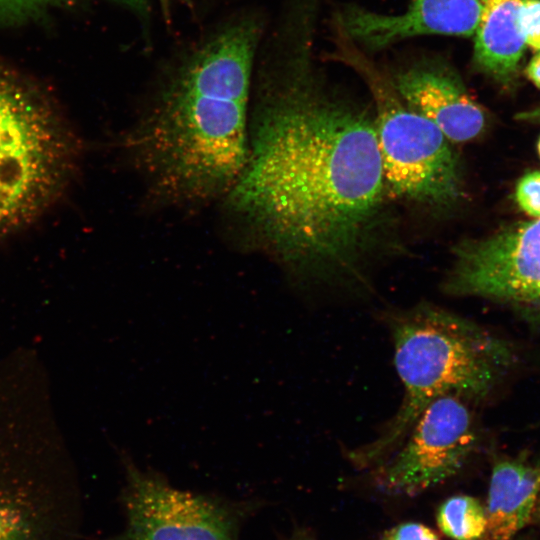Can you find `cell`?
<instances>
[{"mask_svg": "<svg viewBox=\"0 0 540 540\" xmlns=\"http://www.w3.org/2000/svg\"><path fill=\"white\" fill-rule=\"evenodd\" d=\"M478 441L468 401L444 395L429 403L399 446L377 465L378 487L413 496L454 476Z\"/></svg>", "mask_w": 540, "mask_h": 540, "instance_id": "52a82bcc", "label": "cell"}, {"mask_svg": "<svg viewBox=\"0 0 540 540\" xmlns=\"http://www.w3.org/2000/svg\"><path fill=\"white\" fill-rule=\"evenodd\" d=\"M540 497V465L520 459L497 461L492 469L486 528L479 540H510L531 519Z\"/></svg>", "mask_w": 540, "mask_h": 540, "instance_id": "7c38bea8", "label": "cell"}, {"mask_svg": "<svg viewBox=\"0 0 540 540\" xmlns=\"http://www.w3.org/2000/svg\"><path fill=\"white\" fill-rule=\"evenodd\" d=\"M266 24L230 16L159 68L128 128V162L154 205L194 211L220 203L243 167L252 79Z\"/></svg>", "mask_w": 540, "mask_h": 540, "instance_id": "7a4b0ae2", "label": "cell"}, {"mask_svg": "<svg viewBox=\"0 0 540 540\" xmlns=\"http://www.w3.org/2000/svg\"><path fill=\"white\" fill-rule=\"evenodd\" d=\"M386 73L401 99L450 142H467L482 132L484 113L445 57L423 54Z\"/></svg>", "mask_w": 540, "mask_h": 540, "instance_id": "8fae6325", "label": "cell"}, {"mask_svg": "<svg viewBox=\"0 0 540 540\" xmlns=\"http://www.w3.org/2000/svg\"><path fill=\"white\" fill-rule=\"evenodd\" d=\"M162 16L166 23H170L176 9L185 8L187 10L194 9L193 0H158Z\"/></svg>", "mask_w": 540, "mask_h": 540, "instance_id": "d6986e66", "label": "cell"}, {"mask_svg": "<svg viewBox=\"0 0 540 540\" xmlns=\"http://www.w3.org/2000/svg\"><path fill=\"white\" fill-rule=\"evenodd\" d=\"M516 200L523 211L540 218V171L530 172L520 179Z\"/></svg>", "mask_w": 540, "mask_h": 540, "instance_id": "2e32d148", "label": "cell"}, {"mask_svg": "<svg viewBox=\"0 0 540 540\" xmlns=\"http://www.w3.org/2000/svg\"><path fill=\"white\" fill-rule=\"evenodd\" d=\"M382 540H440V538L436 531L424 524L406 522L386 531Z\"/></svg>", "mask_w": 540, "mask_h": 540, "instance_id": "ac0fdd59", "label": "cell"}, {"mask_svg": "<svg viewBox=\"0 0 540 540\" xmlns=\"http://www.w3.org/2000/svg\"><path fill=\"white\" fill-rule=\"evenodd\" d=\"M319 12L280 9L256 56L246 158L219 203L236 243L295 281H364L389 210L373 113L328 86Z\"/></svg>", "mask_w": 540, "mask_h": 540, "instance_id": "6da1fadb", "label": "cell"}, {"mask_svg": "<svg viewBox=\"0 0 540 540\" xmlns=\"http://www.w3.org/2000/svg\"><path fill=\"white\" fill-rule=\"evenodd\" d=\"M292 540H313V539L309 536L299 535V536L293 537Z\"/></svg>", "mask_w": 540, "mask_h": 540, "instance_id": "44dd1931", "label": "cell"}, {"mask_svg": "<svg viewBox=\"0 0 540 540\" xmlns=\"http://www.w3.org/2000/svg\"><path fill=\"white\" fill-rule=\"evenodd\" d=\"M539 499H540V497H539Z\"/></svg>", "mask_w": 540, "mask_h": 540, "instance_id": "603a6c76", "label": "cell"}, {"mask_svg": "<svg viewBox=\"0 0 540 540\" xmlns=\"http://www.w3.org/2000/svg\"><path fill=\"white\" fill-rule=\"evenodd\" d=\"M436 522L440 531L453 540H479L486 528V511L477 498L454 495L439 506Z\"/></svg>", "mask_w": 540, "mask_h": 540, "instance_id": "5bb4252c", "label": "cell"}, {"mask_svg": "<svg viewBox=\"0 0 540 540\" xmlns=\"http://www.w3.org/2000/svg\"><path fill=\"white\" fill-rule=\"evenodd\" d=\"M52 413L0 382V540H68L75 487Z\"/></svg>", "mask_w": 540, "mask_h": 540, "instance_id": "277c9868", "label": "cell"}, {"mask_svg": "<svg viewBox=\"0 0 540 540\" xmlns=\"http://www.w3.org/2000/svg\"><path fill=\"white\" fill-rule=\"evenodd\" d=\"M442 288L540 309V218L454 248Z\"/></svg>", "mask_w": 540, "mask_h": 540, "instance_id": "9c48e42d", "label": "cell"}, {"mask_svg": "<svg viewBox=\"0 0 540 540\" xmlns=\"http://www.w3.org/2000/svg\"><path fill=\"white\" fill-rule=\"evenodd\" d=\"M538 151H539V154H540V140L538 142Z\"/></svg>", "mask_w": 540, "mask_h": 540, "instance_id": "7402d4cb", "label": "cell"}, {"mask_svg": "<svg viewBox=\"0 0 540 540\" xmlns=\"http://www.w3.org/2000/svg\"><path fill=\"white\" fill-rule=\"evenodd\" d=\"M480 11V0H410L397 14L347 3L333 16L347 36L371 55L420 36L470 37Z\"/></svg>", "mask_w": 540, "mask_h": 540, "instance_id": "30bf717a", "label": "cell"}, {"mask_svg": "<svg viewBox=\"0 0 540 540\" xmlns=\"http://www.w3.org/2000/svg\"><path fill=\"white\" fill-rule=\"evenodd\" d=\"M80 141L50 98L0 67V240L45 214L74 179Z\"/></svg>", "mask_w": 540, "mask_h": 540, "instance_id": "5b68a950", "label": "cell"}, {"mask_svg": "<svg viewBox=\"0 0 540 540\" xmlns=\"http://www.w3.org/2000/svg\"><path fill=\"white\" fill-rule=\"evenodd\" d=\"M528 78L540 88V50L529 62L526 68Z\"/></svg>", "mask_w": 540, "mask_h": 540, "instance_id": "ffe728a7", "label": "cell"}, {"mask_svg": "<svg viewBox=\"0 0 540 540\" xmlns=\"http://www.w3.org/2000/svg\"><path fill=\"white\" fill-rule=\"evenodd\" d=\"M519 27L526 45L540 50V0H525L519 13Z\"/></svg>", "mask_w": 540, "mask_h": 540, "instance_id": "e0dca14e", "label": "cell"}, {"mask_svg": "<svg viewBox=\"0 0 540 540\" xmlns=\"http://www.w3.org/2000/svg\"><path fill=\"white\" fill-rule=\"evenodd\" d=\"M388 326L404 394L376 438L350 452L351 460L362 467L386 459L433 400L444 395L467 401L487 397L512 361L511 349L502 339L432 304L392 313Z\"/></svg>", "mask_w": 540, "mask_h": 540, "instance_id": "3957f363", "label": "cell"}, {"mask_svg": "<svg viewBox=\"0 0 540 540\" xmlns=\"http://www.w3.org/2000/svg\"><path fill=\"white\" fill-rule=\"evenodd\" d=\"M327 60L351 69L367 88L378 149L389 192L420 205L447 209L462 196L459 162L445 135L411 109L388 75L332 17Z\"/></svg>", "mask_w": 540, "mask_h": 540, "instance_id": "8992f818", "label": "cell"}, {"mask_svg": "<svg viewBox=\"0 0 540 540\" xmlns=\"http://www.w3.org/2000/svg\"><path fill=\"white\" fill-rule=\"evenodd\" d=\"M123 531L111 540H237L230 510L216 499L172 486L121 453Z\"/></svg>", "mask_w": 540, "mask_h": 540, "instance_id": "ba28073f", "label": "cell"}, {"mask_svg": "<svg viewBox=\"0 0 540 540\" xmlns=\"http://www.w3.org/2000/svg\"><path fill=\"white\" fill-rule=\"evenodd\" d=\"M75 0H0V16L8 19H19L39 14L47 8L63 5ZM128 9L140 13L145 0H112Z\"/></svg>", "mask_w": 540, "mask_h": 540, "instance_id": "9a60e30c", "label": "cell"}, {"mask_svg": "<svg viewBox=\"0 0 540 540\" xmlns=\"http://www.w3.org/2000/svg\"><path fill=\"white\" fill-rule=\"evenodd\" d=\"M524 1L480 0L473 60L481 72L496 80H509L523 57L526 42L519 27V13Z\"/></svg>", "mask_w": 540, "mask_h": 540, "instance_id": "4fadbf2b", "label": "cell"}]
</instances>
